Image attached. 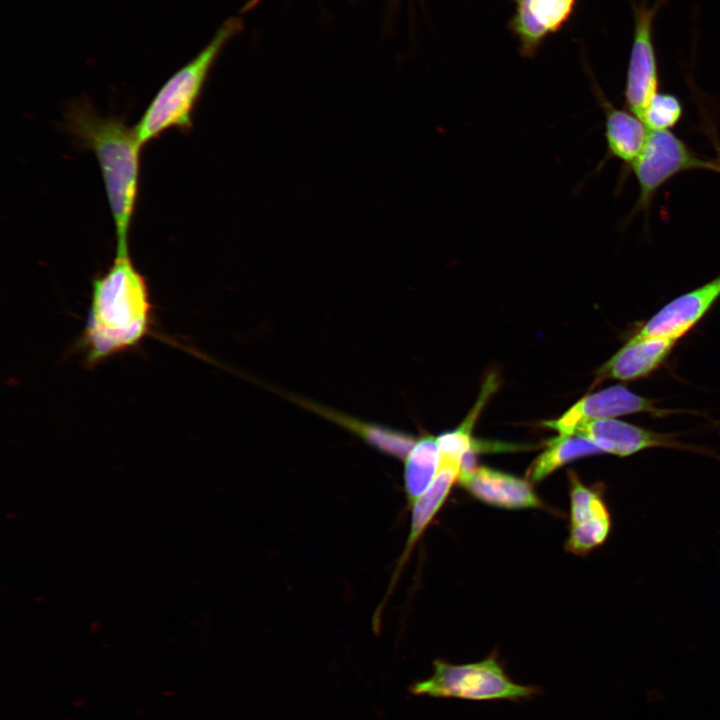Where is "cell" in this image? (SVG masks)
Returning <instances> with one entry per match:
<instances>
[{
	"instance_id": "cell-1",
	"label": "cell",
	"mask_w": 720,
	"mask_h": 720,
	"mask_svg": "<svg viewBox=\"0 0 720 720\" xmlns=\"http://www.w3.org/2000/svg\"><path fill=\"white\" fill-rule=\"evenodd\" d=\"M152 302L145 277L129 249H116L108 270L92 281L90 305L79 347L94 367L137 346L151 332Z\"/></svg>"
},
{
	"instance_id": "cell-2",
	"label": "cell",
	"mask_w": 720,
	"mask_h": 720,
	"mask_svg": "<svg viewBox=\"0 0 720 720\" xmlns=\"http://www.w3.org/2000/svg\"><path fill=\"white\" fill-rule=\"evenodd\" d=\"M67 128L96 156L116 234V249H129L140 173V145L134 128L114 116L102 117L88 104L73 105Z\"/></svg>"
},
{
	"instance_id": "cell-3",
	"label": "cell",
	"mask_w": 720,
	"mask_h": 720,
	"mask_svg": "<svg viewBox=\"0 0 720 720\" xmlns=\"http://www.w3.org/2000/svg\"><path fill=\"white\" fill-rule=\"evenodd\" d=\"M242 29L241 18L225 20L209 43L162 85L134 127L142 147L171 128L191 129L194 108L214 63Z\"/></svg>"
},
{
	"instance_id": "cell-4",
	"label": "cell",
	"mask_w": 720,
	"mask_h": 720,
	"mask_svg": "<svg viewBox=\"0 0 720 720\" xmlns=\"http://www.w3.org/2000/svg\"><path fill=\"white\" fill-rule=\"evenodd\" d=\"M410 691L415 695L433 698L512 702L531 700L543 693L538 686L513 681L496 653L481 661L466 664L436 659L433 662V674L413 683Z\"/></svg>"
},
{
	"instance_id": "cell-5",
	"label": "cell",
	"mask_w": 720,
	"mask_h": 720,
	"mask_svg": "<svg viewBox=\"0 0 720 720\" xmlns=\"http://www.w3.org/2000/svg\"><path fill=\"white\" fill-rule=\"evenodd\" d=\"M639 186L636 210L647 209L661 186L680 172L711 169V160L696 156L669 130H650L640 155L630 165Z\"/></svg>"
},
{
	"instance_id": "cell-6",
	"label": "cell",
	"mask_w": 720,
	"mask_h": 720,
	"mask_svg": "<svg viewBox=\"0 0 720 720\" xmlns=\"http://www.w3.org/2000/svg\"><path fill=\"white\" fill-rule=\"evenodd\" d=\"M664 1L659 0L651 7L633 1L634 36L627 69L625 103L629 111L641 120L650 99L658 92L652 26L655 14Z\"/></svg>"
},
{
	"instance_id": "cell-7",
	"label": "cell",
	"mask_w": 720,
	"mask_h": 720,
	"mask_svg": "<svg viewBox=\"0 0 720 720\" xmlns=\"http://www.w3.org/2000/svg\"><path fill=\"white\" fill-rule=\"evenodd\" d=\"M570 477V532L568 551L585 555L601 546L608 538L612 520L600 487L583 484L571 472Z\"/></svg>"
},
{
	"instance_id": "cell-8",
	"label": "cell",
	"mask_w": 720,
	"mask_h": 720,
	"mask_svg": "<svg viewBox=\"0 0 720 720\" xmlns=\"http://www.w3.org/2000/svg\"><path fill=\"white\" fill-rule=\"evenodd\" d=\"M659 411L651 399L640 396L625 386L614 385L584 396L561 417L545 421L543 426L558 431L560 435L573 436L582 425L594 420Z\"/></svg>"
},
{
	"instance_id": "cell-9",
	"label": "cell",
	"mask_w": 720,
	"mask_h": 720,
	"mask_svg": "<svg viewBox=\"0 0 720 720\" xmlns=\"http://www.w3.org/2000/svg\"><path fill=\"white\" fill-rule=\"evenodd\" d=\"M578 0H512L514 12L509 29L524 58L537 55L544 41L570 20Z\"/></svg>"
},
{
	"instance_id": "cell-10",
	"label": "cell",
	"mask_w": 720,
	"mask_h": 720,
	"mask_svg": "<svg viewBox=\"0 0 720 720\" xmlns=\"http://www.w3.org/2000/svg\"><path fill=\"white\" fill-rule=\"evenodd\" d=\"M719 297L720 275L667 303L634 336L677 341L699 322Z\"/></svg>"
},
{
	"instance_id": "cell-11",
	"label": "cell",
	"mask_w": 720,
	"mask_h": 720,
	"mask_svg": "<svg viewBox=\"0 0 720 720\" xmlns=\"http://www.w3.org/2000/svg\"><path fill=\"white\" fill-rule=\"evenodd\" d=\"M575 435H580L602 452L627 457L654 447H687L673 440L671 435L657 433L614 418L599 419L582 425Z\"/></svg>"
},
{
	"instance_id": "cell-12",
	"label": "cell",
	"mask_w": 720,
	"mask_h": 720,
	"mask_svg": "<svg viewBox=\"0 0 720 720\" xmlns=\"http://www.w3.org/2000/svg\"><path fill=\"white\" fill-rule=\"evenodd\" d=\"M675 343L667 338L632 336L598 369L594 384L606 379L631 381L647 376L662 364Z\"/></svg>"
},
{
	"instance_id": "cell-13",
	"label": "cell",
	"mask_w": 720,
	"mask_h": 720,
	"mask_svg": "<svg viewBox=\"0 0 720 720\" xmlns=\"http://www.w3.org/2000/svg\"><path fill=\"white\" fill-rule=\"evenodd\" d=\"M459 482L472 496L489 505L507 509L542 506L528 481L486 466L476 467Z\"/></svg>"
},
{
	"instance_id": "cell-14",
	"label": "cell",
	"mask_w": 720,
	"mask_h": 720,
	"mask_svg": "<svg viewBox=\"0 0 720 720\" xmlns=\"http://www.w3.org/2000/svg\"><path fill=\"white\" fill-rule=\"evenodd\" d=\"M594 82V81H593ZM593 90L605 116V139L608 158H617L629 166L640 155L649 135L645 123L630 111L614 107L594 82Z\"/></svg>"
},
{
	"instance_id": "cell-15",
	"label": "cell",
	"mask_w": 720,
	"mask_h": 720,
	"mask_svg": "<svg viewBox=\"0 0 720 720\" xmlns=\"http://www.w3.org/2000/svg\"><path fill=\"white\" fill-rule=\"evenodd\" d=\"M297 402L349 430L374 449L398 459L405 460L417 441L407 433L363 422L304 399H297Z\"/></svg>"
},
{
	"instance_id": "cell-16",
	"label": "cell",
	"mask_w": 720,
	"mask_h": 720,
	"mask_svg": "<svg viewBox=\"0 0 720 720\" xmlns=\"http://www.w3.org/2000/svg\"><path fill=\"white\" fill-rule=\"evenodd\" d=\"M461 463L440 458L437 475L429 488L412 505L410 533L401 557L402 564L412 547L446 500L454 482L459 477Z\"/></svg>"
},
{
	"instance_id": "cell-17",
	"label": "cell",
	"mask_w": 720,
	"mask_h": 720,
	"mask_svg": "<svg viewBox=\"0 0 720 720\" xmlns=\"http://www.w3.org/2000/svg\"><path fill=\"white\" fill-rule=\"evenodd\" d=\"M440 465V449L437 438L424 436L405 459L404 483L409 504L414 502L429 488L435 479Z\"/></svg>"
},
{
	"instance_id": "cell-18",
	"label": "cell",
	"mask_w": 720,
	"mask_h": 720,
	"mask_svg": "<svg viewBox=\"0 0 720 720\" xmlns=\"http://www.w3.org/2000/svg\"><path fill=\"white\" fill-rule=\"evenodd\" d=\"M598 453V447L583 436L559 435L547 442L546 449L528 469L527 478L539 482L568 462Z\"/></svg>"
},
{
	"instance_id": "cell-19",
	"label": "cell",
	"mask_w": 720,
	"mask_h": 720,
	"mask_svg": "<svg viewBox=\"0 0 720 720\" xmlns=\"http://www.w3.org/2000/svg\"><path fill=\"white\" fill-rule=\"evenodd\" d=\"M682 112L681 102L676 96L657 92L650 99L642 120L649 130H669L679 122Z\"/></svg>"
},
{
	"instance_id": "cell-20",
	"label": "cell",
	"mask_w": 720,
	"mask_h": 720,
	"mask_svg": "<svg viewBox=\"0 0 720 720\" xmlns=\"http://www.w3.org/2000/svg\"><path fill=\"white\" fill-rule=\"evenodd\" d=\"M262 0H248L247 3L243 6L241 12H248L251 9H253L255 6H257Z\"/></svg>"
},
{
	"instance_id": "cell-21",
	"label": "cell",
	"mask_w": 720,
	"mask_h": 720,
	"mask_svg": "<svg viewBox=\"0 0 720 720\" xmlns=\"http://www.w3.org/2000/svg\"><path fill=\"white\" fill-rule=\"evenodd\" d=\"M710 171L720 173V155L716 159L711 160Z\"/></svg>"
}]
</instances>
